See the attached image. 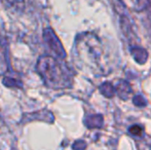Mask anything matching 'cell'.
Instances as JSON below:
<instances>
[{"label":"cell","instance_id":"6da1fadb","mask_svg":"<svg viewBox=\"0 0 151 150\" xmlns=\"http://www.w3.org/2000/svg\"><path fill=\"white\" fill-rule=\"evenodd\" d=\"M37 71L45 83L52 88H63L68 83L64 68L52 57H42L38 61Z\"/></svg>","mask_w":151,"mask_h":150},{"label":"cell","instance_id":"7a4b0ae2","mask_svg":"<svg viewBox=\"0 0 151 150\" xmlns=\"http://www.w3.org/2000/svg\"><path fill=\"white\" fill-rule=\"evenodd\" d=\"M131 132L133 133V134H136V133H137L138 135H140L141 134V128H140L139 126H135V128H131Z\"/></svg>","mask_w":151,"mask_h":150}]
</instances>
